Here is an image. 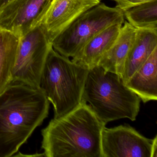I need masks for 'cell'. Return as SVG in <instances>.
<instances>
[{
  "label": "cell",
  "mask_w": 157,
  "mask_h": 157,
  "mask_svg": "<svg viewBox=\"0 0 157 157\" xmlns=\"http://www.w3.org/2000/svg\"><path fill=\"white\" fill-rule=\"evenodd\" d=\"M119 35L111 48L104 55L97 66L122 78L128 54L136 37V29L125 21Z\"/></svg>",
  "instance_id": "7c38bea8"
},
{
  "label": "cell",
  "mask_w": 157,
  "mask_h": 157,
  "mask_svg": "<svg viewBox=\"0 0 157 157\" xmlns=\"http://www.w3.org/2000/svg\"><path fill=\"white\" fill-rule=\"evenodd\" d=\"M128 22L136 29L157 30V0H151L123 10Z\"/></svg>",
  "instance_id": "9a60e30c"
},
{
  "label": "cell",
  "mask_w": 157,
  "mask_h": 157,
  "mask_svg": "<svg viewBox=\"0 0 157 157\" xmlns=\"http://www.w3.org/2000/svg\"><path fill=\"white\" fill-rule=\"evenodd\" d=\"M144 103L157 99V48L126 82Z\"/></svg>",
  "instance_id": "4fadbf2b"
},
{
  "label": "cell",
  "mask_w": 157,
  "mask_h": 157,
  "mask_svg": "<svg viewBox=\"0 0 157 157\" xmlns=\"http://www.w3.org/2000/svg\"><path fill=\"white\" fill-rule=\"evenodd\" d=\"M124 21L122 10L101 2L78 17L54 38L51 45L62 56L73 58L98 33L112 25Z\"/></svg>",
  "instance_id": "5b68a950"
},
{
  "label": "cell",
  "mask_w": 157,
  "mask_h": 157,
  "mask_svg": "<svg viewBox=\"0 0 157 157\" xmlns=\"http://www.w3.org/2000/svg\"><path fill=\"white\" fill-rule=\"evenodd\" d=\"M124 23L112 25L90 39L72 61L91 68L97 66L100 59L113 44Z\"/></svg>",
  "instance_id": "30bf717a"
},
{
  "label": "cell",
  "mask_w": 157,
  "mask_h": 157,
  "mask_svg": "<svg viewBox=\"0 0 157 157\" xmlns=\"http://www.w3.org/2000/svg\"><path fill=\"white\" fill-rule=\"evenodd\" d=\"M54 0H12L0 10V29L21 37L41 25Z\"/></svg>",
  "instance_id": "ba28073f"
},
{
  "label": "cell",
  "mask_w": 157,
  "mask_h": 157,
  "mask_svg": "<svg viewBox=\"0 0 157 157\" xmlns=\"http://www.w3.org/2000/svg\"><path fill=\"white\" fill-rule=\"evenodd\" d=\"M101 0H54L41 25L50 43L82 13Z\"/></svg>",
  "instance_id": "9c48e42d"
},
{
  "label": "cell",
  "mask_w": 157,
  "mask_h": 157,
  "mask_svg": "<svg viewBox=\"0 0 157 157\" xmlns=\"http://www.w3.org/2000/svg\"><path fill=\"white\" fill-rule=\"evenodd\" d=\"M50 102L40 88L11 83L0 94V157H10L49 114Z\"/></svg>",
  "instance_id": "6da1fadb"
},
{
  "label": "cell",
  "mask_w": 157,
  "mask_h": 157,
  "mask_svg": "<svg viewBox=\"0 0 157 157\" xmlns=\"http://www.w3.org/2000/svg\"><path fill=\"white\" fill-rule=\"evenodd\" d=\"M82 100L90 103L97 117L105 124L122 118L135 121L141 101L120 76L99 66L89 70Z\"/></svg>",
  "instance_id": "3957f363"
},
{
  "label": "cell",
  "mask_w": 157,
  "mask_h": 157,
  "mask_svg": "<svg viewBox=\"0 0 157 157\" xmlns=\"http://www.w3.org/2000/svg\"><path fill=\"white\" fill-rule=\"evenodd\" d=\"M105 125L82 100L73 111L54 117L42 129L45 157H102L101 137Z\"/></svg>",
  "instance_id": "7a4b0ae2"
},
{
  "label": "cell",
  "mask_w": 157,
  "mask_h": 157,
  "mask_svg": "<svg viewBox=\"0 0 157 157\" xmlns=\"http://www.w3.org/2000/svg\"><path fill=\"white\" fill-rule=\"evenodd\" d=\"M156 48L157 30L136 29L135 40L127 56L122 74V79L125 84Z\"/></svg>",
  "instance_id": "8fae6325"
},
{
  "label": "cell",
  "mask_w": 157,
  "mask_h": 157,
  "mask_svg": "<svg viewBox=\"0 0 157 157\" xmlns=\"http://www.w3.org/2000/svg\"><path fill=\"white\" fill-rule=\"evenodd\" d=\"M12 0H0V10L9 4Z\"/></svg>",
  "instance_id": "ac0fdd59"
},
{
  "label": "cell",
  "mask_w": 157,
  "mask_h": 157,
  "mask_svg": "<svg viewBox=\"0 0 157 157\" xmlns=\"http://www.w3.org/2000/svg\"><path fill=\"white\" fill-rule=\"evenodd\" d=\"M89 70L53 47L50 48L41 74L40 87L53 105L54 118L65 115L80 104Z\"/></svg>",
  "instance_id": "277c9868"
},
{
  "label": "cell",
  "mask_w": 157,
  "mask_h": 157,
  "mask_svg": "<svg viewBox=\"0 0 157 157\" xmlns=\"http://www.w3.org/2000/svg\"><path fill=\"white\" fill-rule=\"evenodd\" d=\"M52 47L41 25L20 37L11 83L40 88L41 74Z\"/></svg>",
  "instance_id": "8992f818"
},
{
  "label": "cell",
  "mask_w": 157,
  "mask_h": 157,
  "mask_svg": "<svg viewBox=\"0 0 157 157\" xmlns=\"http://www.w3.org/2000/svg\"><path fill=\"white\" fill-rule=\"evenodd\" d=\"M13 156H15V157H45V155L44 152L42 153H35L32 155H30V154L26 155V154H23L22 153L19 152V153H17V154H15Z\"/></svg>",
  "instance_id": "e0dca14e"
},
{
  "label": "cell",
  "mask_w": 157,
  "mask_h": 157,
  "mask_svg": "<svg viewBox=\"0 0 157 157\" xmlns=\"http://www.w3.org/2000/svg\"><path fill=\"white\" fill-rule=\"evenodd\" d=\"M154 139L145 137L128 125L104 127L101 137L102 157H153Z\"/></svg>",
  "instance_id": "52a82bcc"
},
{
  "label": "cell",
  "mask_w": 157,
  "mask_h": 157,
  "mask_svg": "<svg viewBox=\"0 0 157 157\" xmlns=\"http://www.w3.org/2000/svg\"><path fill=\"white\" fill-rule=\"evenodd\" d=\"M20 37L0 29V94L11 83Z\"/></svg>",
  "instance_id": "5bb4252c"
},
{
  "label": "cell",
  "mask_w": 157,
  "mask_h": 157,
  "mask_svg": "<svg viewBox=\"0 0 157 157\" xmlns=\"http://www.w3.org/2000/svg\"><path fill=\"white\" fill-rule=\"evenodd\" d=\"M117 3L116 7L122 11L151 0H113Z\"/></svg>",
  "instance_id": "2e32d148"
}]
</instances>
